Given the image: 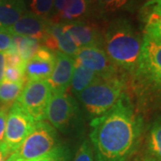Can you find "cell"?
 Wrapping results in <instances>:
<instances>
[{"mask_svg": "<svg viewBox=\"0 0 161 161\" xmlns=\"http://www.w3.org/2000/svg\"><path fill=\"white\" fill-rule=\"evenodd\" d=\"M91 141L97 161H127L138 146L143 122L126 92L115 107L92 121Z\"/></svg>", "mask_w": 161, "mask_h": 161, "instance_id": "obj_1", "label": "cell"}, {"mask_svg": "<svg viewBox=\"0 0 161 161\" xmlns=\"http://www.w3.org/2000/svg\"><path fill=\"white\" fill-rule=\"evenodd\" d=\"M142 39L129 20L116 18L104 28L101 48L120 72L132 76L138 64Z\"/></svg>", "mask_w": 161, "mask_h": 161, "instance_id": "obj_2", "label": "cell"}, {"mask_svg": "<svg viewBox=\"0 0 161 161\" xmlns=\"http://www.w3.org/2000/svg\"><path fill=\"white\" fill-rule=\"evenodd\" d=\"M132 80L133 90L141 101L161 106V40L143 35L142 51Z\"/></svg>", "mask_w": 161, "mask_h": 161, "instance_id": "obj_3", "label": "cell"}, {"mask_svg": "<svg viewBox=\"0 0 161 161\" xmlns=\"http://www.w3.org/2000/svg\"><path fill=\"white\" fill-rule=\"evenodd\" d=\"M126 90L125 75L98 78L77 96L89 116L96 119L108 113L119 101Z\"/></svg>", "mask_w": 161, "mask_h": 161, "instance_id": "obj_4", "label": "cell"}, {"mask_svg": "<svg viewBox=\"0 0 161 161\" xmlns=\"http://www.w3.org/2000/svg\"><path fill=\"white\" fill-rule=\"evenodd\" d=\"M57 131L47 122L39 121L29 135L6 161H31L46 155L56 149Z\"/></svg>", "mask_w": 161, "mask_h": 161, "instance_id": "obj_5", "label": "cell"}, {"mask_svg": "<svg viewBox=\"0 0 161 161\" xmlns=\"http://www.w3.org/2000/svg\"><path fill=\"white\" fill-rule=\"evenodd\" d=\"M35 123L36 121L24 111L17 101L12 105L6 118L5 139L2 145L8 157L21 146Z\"/></svg>", "mask_w": 161, "mask_h": 161, "instance_id": "obj_6", "label": "cell"}, {"mask_svg": "<svg viewBox=\"0 0 161 161\" xmlns=\"http://www.w3.org/2000/svg\"><path fill=\"white\" fill-rule=\"evenodd\" d=\"M50 95L51 87L47 80H28L16 101L30 116L39 122L46 118Z\"/></svg>", "mask_w": 161, "mask_h": 161, "instance_id": "obj_7", "label": "cell"}, {"mask_svg": "<svg viewBox=\"0 0 161 161\" xmlns=\"http://www.w3.org/2000/svg\"><path fill=\"white\" fill-rule=\"evenodd\" d=\"M77 111L73 98L65 92H51L47 108L46 118L55 129L64 131L70 126Z\"/></svg>", "mask_w": 161, "mask_h": 161, "instance_id": "obj_8", "label": "cell"}, {"mask_svg": "<svg viewBox=\"0 0 161 161\" xmlns=\"http://www.w3.org/2000/svg\"><path fill=\"white\" fill-rule=\"evenodd\" d=\"M75 61L92 70L100 78H110L122 75L105 51L99 47H80L75 55Z\"/></svg>", "mask_w": 161, "mask_h": 161, "instance_id": "obj_9", "label": "cell"}, {"mask_svg": "<svg viewBox=\"0 0 161 161\" xmlns=\"http://www.w3.org/2000/svg\"><path fill=\"white\" fill-rule=\"evenodd\" d=\"M61 24L79 48L84 47H101L102 46L104 28L98 23L80 20Z\"/></svg>", "mask_w": 161, "mask_h": 161, "instance_id": "obj_10", "label": "cell"}, {"mask_svg": "<svg viewBox=\"0 0 161 161\" xmlns=\"http://www.w3.org/2000/svg\"><path fill=\"white\" fill-rule=\"evenodd\" d=\"M56 64V53L40 47L35 55L25 64V82L28 80H47Z\"/></svg>", "mask_w": 161, "mask_h": 161, "instance_id": "obj_11", "label": "cell"}, {"mask_svg": "<svg viewBox=\"0 0 161 161\" xmlns=\"http://www.w3.org/2000/svg\"><path fill=\"white\" fill-rule=\"evenodd\" d=\"M49 25V19L26 13L14 24L6 29L14 36L29 37L39 40L41 43L48 32Z\"/></svg>", "mask_w": 161, "mask_h": 161, "instance_id": "obj_12", "label": "cell"}, {"mask_svg": "<svg viewBox=\"0 0 161 161\" xmlns=\"http://www.w3.org/2000/svg\"><path fill=\"white\" fill-rule=\"evenodd\" d=\"M75 58L65 54L56 53V64L47 81L51 92H65L70 87L72 76L75 70Z\"/></svg>", "mask_w": 161, "mask_h": 161, "instance_id": "obj_13", "label": "cell"}, {"mask_svg": "<svg viewBox=\"0 0 161 161\" xmlns=\"http://www.w3.org/2000/svg\"><path fill=\"white\" fill-rule=\"evenodd\" d=\"M41 43L54 53L60 52L74 58L79 49L61 23H50L48 32Z\"/></svg>", "mask_w": 161, "mask_h": 161, "instance_id": "obj_14", "label": "cell"}, {"mask_svg": "<svg viewBox=\"0 0 161 161\" xmlns=\"http://www.w3.org/2000/svg\"><path fill=\"white\" fill-rule=\"evenodd\" d=\"M26 13L23 0H0V28H9Z\"/></svg>", "mask_w": 161, "mask_h": 161, "instance_id": "obj_15", "label": "cell"}, {"mask_svg": "<svg viewBox=\"0 0 161 161\" xmlns=\"http://www.w3.org/2000/svg\"><path fill=\"white\" fill-rule=\"evenodd\" d=\"M145 9L144 34L161 40V2H147Z\"/></svg>", "mask_w": 161, "mask_h": 161, "instance_id": "obj_16", "label": "cell"}, {"mask_svg": "<svg viewBox=\"0 0 161 161\" xmlns=\"http://www.w3.org/2000/svg\"><path fill=\"white\" fill-rule=\"evenodd\" d=\"M89 2L87 0H69L65 9L61 14L49 18L52 23H64L82 20L88 14Z\"/></svg>", "mask_w": 161, "mask_h": 161, "instance_id": "obj_17", "label": "cell"}, {"mask_svg": "<svg viewBox=\"0 0 161 161\" xmlns=\"http://www.w3.org/2000/svg\"><path fill=\"white\" fill-rule=\"evenodd\" d=\"M98 78L100 77L94 72H92V70L88 69L75 62V70L70 84L72 94L77 97L80 92L84 91L87 87L90 86L94 81H96Z\"/></svg>", "mask_w": 161, "mask_h": 161, "instance_id": "obj_18", "label": "cell"}, {"mask_svg": "<svg viewBox=\"0 0 161 161\" xmlns=\"http://www.w3.org/2000/svg\"><path fill=\"white\" fill-rule=\"evenodd\" d=\"M146 148V157L155 161H161V117L156 119L149 128Z\"/></svg>", "mask_w": 161, "mask_h": 161, "instance_id": "obj_19", "label": "cell"}, {"mask_svg": "<svg viewBox=\"0 0 161 161\" xmlns=\"http://www.w3.org/2000/svg\"><path fill=\"white\" fill-rule=\"evenodd\" d=\"M12 44L25 63H27L34 56L35 53L40 47V42L39 40L23 36H14Z\"/></svg>", "mask_w": 161, "mask_h": 161, "instance_id": "obj_20", "label": "cell"}, {"mask_svg": "<svg viewBox=\"0 0 161 161\" xmlns=\"http://www.w3.org/2000/svg\"><path fill=\"white\" fill-rule=\"evenodd\" d=\"M25 82H11L7 80H2L0 82V102L1 105H6L11 107L17 100L23 91Z\"/></svg>", "mask_w": 161, "mask_h": 161, "instance_id": "obj_21", "label": "cell"}, {"mask_svg": "<svg viewBox=\"0 0 161 161\" xmlns=\"http://www.w3.org/2000/svg\"><path fill=\"white\" fill-rule=\"evenodd\" d=\"M31 14L48 19L54 8V0H31L30 1Z\"/></svg>", "mask_w": 161, "mask_h": 161, "instance_id": "obj_22", "label": "cell"}, {"mask_svg": "<svg viewBox=\"0 0 161 161\" xmlns=\"http://www.w3.org/2000/svg\"><path fill=\"white\" fill-rule=\"evenodd\" d=\"M74 161H94V151L91 142L84 141L80 144Z\"/></svg>", "mask_w": 161, "mask_h": 161, "instance_id": "obj_23", "label": "cell"}, {"mask_svg": "<svg viewBox=\"0 0 161 161\" xmlns=\"http://www.w3.org/2000/svg\"><path fill=\"white\" fill-rule=\"evenodd\" d=\"M5 61H6V66H14V67H23V68H25L26 63L19 56V54L16 51L15 47L13 46V44L10 47V48L7 51L5 52Z\"/></svg>", "mask_w": 161, "mask_h": 161, "instance_id": "obj_24", "label": "cell"}, {"mask_svg": "<svg viewBox=\"0 0 161 161\" xmlns=\"http://www.w3.org/2000/svg\"><path fill=\"white\" fill-rule=\"evenodd\" d=\"M99 9L103 13H113L126 5L129 0H97Z\"/></svg>", "mask_w": 161, "mask_h": 161, "instance_id": "obj_25", "label": "cell"}, {"mask_svg": "<svg viewBox=\"0 0 161 161\" xmlns=\"http://www.w3.org/2000/svg\"><path fill=\"white\" fill-rule=\"evenodd\" d=\"M4 80L11 81V82H25L24 76V68L23 67H14V66H6Z\"/></svg>", "mask_w": 161, "mask_h": 161, "instance_id": "obj_26", "label": "cell"}, {"mask_svg": "<svg viewBox=\"0 0 161 161\" xmlns=\"http://www.w3.org/2000/svg\"><path fill=\"white\" fill-rule=\"evenodd\" d=\"M31 161H64V150L58 146L49 153Z\"/></svg>", "mask_w": 161, "mask_h": 161, "instance_id": "obj_27", "label": "cell"}, {"mask_svg": "<svg viewBox=\"0 0 161 161\" xmlns=\"http://www.w3.org/2000/svg\"><path fill=\"white\" fill-rule=\"evenodd\" d=\"M10 108H11L10 106L0 105V147L4 144L6 118H7V115H8Z\"/></svg>", "mask_w": 161, "mask_h": 161, "instance_id": "obj_28", "label": "cell"}, {"mask_svg": "<svg viewBox=\"0 0 161 161\" xmlns=\"http://www.w3.org/2000/svg\"><path fill=\"white\" fill-rule=\"evenodd\" d=\"M13 35L7 29L0 28V52L5 53L7 51L13 42Z\"/></svg>", "mask_w": 161, "mask_h": 161, "instance_id": "obj_29", "label": "cell"}, {"mask_svg": "<svg viewBox=\"0 0 161 161\" xmlns=\"http://www.w3.org/2000/svg\"><path fill=\"white\" fill-rule=\"evenodd\" d=\"M69 3V0H54V8H53V13L52 16H56L65 9Z\"/></svg>", "mask_w": 161, "mask_h": 161, "instance_id": "obj_30", "label": "cell"}, {"mask_svg": "<svg viewBox=\"0 0 161 161\" xmlns=\"http://www.w3.org/2000/svg\"><path fill=\"white\" fill-rule=\"evenodd\" d=\"M6 68V61H5V53L0 52V82L4 80V74Z\"/></svg>", "mask_w": 161, "mask_h": 161, "instance_id": "obj_31", "label": "cell"}, {"mask_svg": "<svg viewBox=\"0 0 161 161\" xmlns=\"http://www.w3.org/2000/svg\"><path fill=\"white\" fill-rule=\"evenodd\" d=\"M7 154L5 151V150L3 149V147L1 146L0 147V161H6V158H7Z\"/></svg>", "mask_w": 161, "mask_h": 161, "instance_id": "obj_32", "label": "cell"}, {"mask_svg": "<svg viewBox=\"0 0 161 161\" xmlns=\"http://www.w3.org/2000/svg\"><path fill=\"white\" fill-rule=\"evenodd\" d=\"M142 161H155V160H153V159H151V158H148V157H145L143 159Z\"/></svg>", "mask_w": 161, "mask_h": 161, "instance_id": "obj_33", "label": "cell"}, {"mask_svg": "<svg viewBox=\"0 0 161 161\" xmlns=\"http://www.w3.org/2000/svg\"><path fill=\"white\" fill-rule=\"evenodd\" d=\"M148 2H161V0H149Z\"/></svg>", "mask_w": 161, "mask_h": 161, "instance_id": "obj_34", "label": "cell"}, {"mask_svg": "<svg viewBox=\"0 0 161 161\" xmlns=\"http://www.w3.org/2000/svg\"><path fill=\"white\" fill-rule=\"evenodd\" d=\"M87 1H88L89 3H92V2H93V1H95V0H87Z\"/></svg>", "mask_w": 161, "mask_h": 161, "instance_id": "obj_35", "label": "cell"}]
</instances>
